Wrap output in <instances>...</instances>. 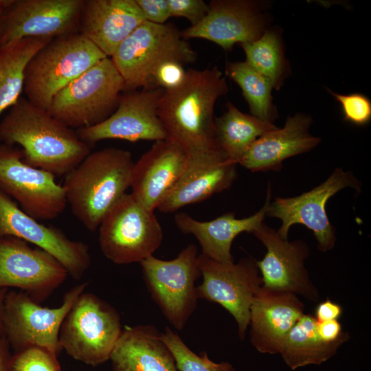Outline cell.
<instances>
[{
  "mask_svg": "<svg viewBox=\"0 0 371 371\" xmlns=\"http://www.w3.org/2000/svg\"><path fill=\"white\" fill-rule=\"evenodd\" d=\"M227 91L225 78L216 67L187 70L183 82L164 90L159 100L158 116L167 139L188 156L220 149L215 139L214 106Z\"/></svg>",
  "mask_w": 371,
  "mask_h": 371,
  "instance_id": "obj_1",
  "label": "cell"
},
{
  "mask_svg": "<svg viewBox=\"0 0 371 371\" xmlns=\"http://www.w3.org/2000/svg\"><path fill=\"white\" fill-rule=\"evenodd\" d=\"M0 142L20 146L26 164L55 177L65 176L91 152L76 131L23 98L1 121Z\"/></svg>",
  "mask_w": 371,
  "mask_h": 371,
  "instance_id": "obj_2",
  "label": "cell"
},
{
  "mask_svg": "<svg viewBox=\"0 0 371 371\" xmlns=\"http://www.w3.org/2000/svg\"><path fill=\"white\" fill-rule=\"evenodd\" d=\"M134 165L130 151L105 148L91 152L65 176L67 202L88 230L99 227L106 212L126 194Z\"/></svg>",
  "mask_w": 371,
  "mask_h": 371,
  "instance_id": "obj_3",
  "label": "cell"
},
{
  "mask_svg": "<svg viewBox=\"0 0 371 371\" xmlns=\"http://www.w3.org/2000/svg\"><path fill=\"white\" fill-rule=\"evenodd\" d=\"M124 82V90L153 87L154 74L164 62L193 63L196 52L175 25L147 21L137 27L110 57Z\"/></svg>",
  "mask_w": 371,
  "mask_h": 371,
  "instance_id": "obj_4",
  "label": "cell"
},
{
  "mask_svg": "<svg viewBox=\"0 0 371 371\" xmlns=\"http://www.w3.org/2000/svg\"><path fill=\"white\" fill-rule=\"evenodd\" d=\"M106 57L80 33L52 39L26 67L23 86L26 99L48 111L58 92Z\"/></svg>",
  "mask_w": 371,
  "mask_h": 371,
  "instance_id": "obj_5",
  "label": "cell"
},
{
  "mask_svg": "<svg viewBox=\"0 0 371 371\" xmlns=\"http://www.w3.org/2000/svg\"><path fill=\"white\" fill-rule=\"evenodd\" d=\"M124 90L122 76L106 57L58 92L47 111L72 129L91 127L113 113Z\"/></svg>",
  "mask_w": 371,
  "mask_h": 371,
  "instance_id": "obj_6",
  "label": "cell"
},
{
  "mask_svg": "<svg viewBox=\"0 0 371 371\" xmlns=\"http://www.w3.org/2000/svg\"><path fill=\"white\" fill-rule=\"evenodd\" d=\"M122 330L117 311L98 296L84 291L61 325L59 343L73 359L96 366L110 359Z\"/></svg>",
  "mask_w": 371,
  "mask_h": 371,
  "instance_id": "obj_7",
  "label": "cell"
},
{
  "mask_svg": "<svg viewBox=\"0 0 371 371\" xmlns=\"http://www.w3.org/2000/svg\"><path fill=\"white\" fill-rule=\"evenodd\" d=\"M162 228L153 211L131 194H124L106 212L99 226L104 256L117 265L141 262L159 247Z\"/></svg>",
  "mask_w": 371,
  "mask_h": 371,
  "instance_id": "obj_8",
  "label": "cell"
},
{
  "mask_svg": "<svg viewBox=\"0 0 371 371\" xmlns=\"http://www.w3.org/2000/svg\"><path fill=\"white\" fill-rule=\"evenodd\" d=\"M87 282L72 287L65 295L60 306H42L21 291H8L3 304V337L16 352L37 346L54 355L61 350V325Z\"/></svg>",
  "mask_w": 371,
  "mask_h": 371,
  "instance_id": "obj_9",
  "label": "cell"
},
{
  "mask_svg": "<svg viewBox=\"0 0 371 371\" xmlns=\"http://www.w3.org/2000/svg\"><path fill=\"white\" fill-rule=\"evenodd\" d=\"M198 256L196 246L190 244L172 260L152 255L140 262L153 300L167 320L180 330L196 308L195 282L201 276Z\"/></svg>",
  "mask_w": 371,
  "mask_h": 371,
  "instance_id": "obj_10",
  "label": "cell"
},
{
  "mask_svg": "<svg viewBox=\"0 0 371 371\" xmlns=\"http://www.w3.org/2000/svg\"><path fill=\"white\" fill-rule=\"evenodd\" d=\"M346 188L359 191L361 183L351 172L337 168L324 182L309 191L292 197H276L269 202L266 216L281 221L282 225L277 232L284 239H288L293 225L306 226L313 232L318 249L328 251L334 247L336 235L326 213V203Z\"/></svg>",
  "mask_w": 371,
  "mask_h": 371,
  "instance_id": "obj_11",
  "label": "cell"
},
{
  "mask_svg": "<svg viewBox=\"0 0 371 371\" xmlns=\"http://www.w3.org/2000/svg\"><path fill=\"white\" fill-rule=\"evenodd\" d=\"M0 190L37 221L57 218L67 204L64 188L54 175L28 165L21 148L4 144H0Z\"/></svg>",
  "mask_w": 371,
  "mask_h": 371,
  "instance_id": "obj_12",
  "label": "cell"
},
{
  "mask_svg": "<svg viewBox=\"0 0 371 371\" xmlns=\"http://www.w3.org/2000/svg\"><path fill=\"white\" fill-rule=\"evenodd\" d=\"M202 283L196 287L198 298L216 302L236 319L241 339L250 321V306L262 285L257 261L246 257L237 263L221 262L203 254L198 256Z\"/></svg>",
  "mask_w": 371,
  "mask_h": 371,
  "instance_id": "obj_13",
  "label": "cell"
},
{
  "mask_svg": "<svg viewBox=\"0 0 371 371\" xmlns=\"http://www.w3.org/2000/svg\"><path fill=\"white\" fill-rule=\"evenodd\" d=\"M85 0H10L0 23V47L25 38L78 33Z\"/></svg>",
  "mask_w": 371,
  "mask_h": 371,
  "instance_id": "obj_14",
  "label": "cell"
},
{
  "mask_svg": "<svg viewBox=\"0 0 371 371\" xmlns=\"http://www.w3.org/2000/svg\"><path fill=\"white\" fill-rule=\"evenodd\" d=\"M65 267L52 255L12 236H0V289L16 288L37 302L67 279Z\"/></svg>",
  "mask_w": 371,
  "mask_h": 371,
  "instance_id": "obj_15",
  "label": "cell"
},
{
  "mask_svg": "<svg viewBox=\"0 0 371 371\" xmlns=\"http://www.w3.org/2000/svg\"><path fill=\"white\" fill-rule=\"evenodd\" d=\"M163 91L160 88L127 91L120 95L117 109L111 115L97 125L78 129V137L90 146L108 139L128 142L167 139L158 116Z\"/></svg>",
  "mask_w": 371,
  "mask_h": 371,
  "instance_id": "obj_16",
  "label": "cell"
},
{
  "mask_svg": "<svg viewBox=\"0 0 371 371\" xmlns=\"http://www.w3.org/2000/svg\"><path fill=\"white\" fill-rule=\"evenodd\" d=\"M0 236H12L32 243L56 258L68 275L80 279L91 265L89 247L69 238L60 229L25 214L0 190Z\"/></svg>",
  "mask_w": 371,
  "mask_h": 371,
  "instance_id": "obj_17",
  "label": "cell"
},
{
  "mask_svg": "<svg viewBox=\"0 0 371 371\" xmlns=\"http://www.w3.org/2000/svg\"><path fill=\"white\" fill-rule=\"evenodd\" d=\"M252 234L267 249L264 258L257 261L262 286L300 294L309 300H317V291L304 265L309 256L308 245L302 240L284 239L264 223Z\"/></svg>",
  "mask_w": 371,
  "mask_h": 371,
  "instance_id": "obj_18",
  "label": "cell"
},
{
  "mask_svg": "<svg viewBox=\"0 0 371 371\" xmlns=\"http://www.w3.org/2000/svg\"><path fill=\"white\" fill-rule=\"evenodd\" d=\"M199 23L181 32L183 38H203L225 50L235 44L257 40L268 29V21L259 3L249 0H213Z\"/></svg>",
  "mask_w": 371,
  "mask_h": 371,
  "instance_id": "obj_19",
  "label": "cell"
},
{
  "mask_svg": "<svg viewBox=\"0 0 371 371\" xmlns=\"http://www.w3.org/2000/svg\"><path fill=\"white\" fill-rule=\"evenodd\" d=\"M236 166L221 149L188 156L181 177L157 208L171 213L229 189L237 177Z\"/></svg>",
  "mask_w": 371,
  "mask_h": 371,
  "instance_id": "obj_20",
  "label": "cell"
},
{
  "mask_svg": "<svg viewBox=\"0 0 371 371\" xmlns=\"http://www.w3.org/2000/svg\"><path fill=\"white\" fill-rule=\"evenodd\" d=\"M188 159L187 153L177 143L168 139L155 141L135 163L131 194L154 212L181 177Z\"/></svg>",
  "mask_w": 371,
  "mask_h": 371,
  "instance_id": "obj_21",
  "label": "cell"
},
{
  "mask_svg": "<svg viewBox=\"0 0 371 371\" xmlns=\"http://www.w3.org/2000/svg\"><path fill=\"white\" fill-rule=\"evenodd\" d=\"M304 308L295 294L262 285L250 306L253 346L262 353H280L288 333L304 315Z\"/></svg>",
  "mask_w": 371,
  "mask_h": 371,
  "instance_id": "obj_22",
  "label": "cell"
},
{
  "mask_svg": "<svg viewBox=\"0 0 371 371\" xmlns=\"http://www.w3.org/2000/svg\"><path fill=\"white\" fill-rule=\"evenodd\" d=\"M312 123V118L302 113L288 117L282 128L258 138L238 164L251 172L280 170L285 159L307 153L320 143V138L309 131Z\"/></svg>",
  "mask_w": 371,
  "mask_h": 371,
  "instance_id": "obj_23",
  "label": "cell"
},
{
  "mask_svg": "<svg viewBox=\"0 0 371 371\" xmlns=\"http://www.w3.org/2000/svg\"><path fill=\"white\" fill-rule=\"evenodd\" d=\"M145 21L135 0H85L78 33L111 57Z\"/></svg>",
  "mask_w": 371,
  "mask_h": 371,
  "instance_id": "obj_24",
  "label": "cell"
},
{
  "mask_svg": "<svg viewBox=\"0 0 371 371\" xmlns=\"http://www.w3.org/2000/svg\"><path fill=\"white\" fill-rule=\"evenodd\" d=\"M271 196L269 185L262 207L243 218H237L234 212H227L212 221H200L186 213L179 212L175 216V222L181 232L195 236L201 247V254L218 262H233L231 254L233 240L243 232L252 234L264 223Z\"/></svg>",
  "mask_w": 371,
  "mask_h": 371,
  "instance_id": "obj_25",
  "label": "cell"
},
{
  "mask_svg": "<svg viewBox=\"0 0 371 371\" xmlns=\"http://www.w3.org/2000/svg\"><path fill=\"white\" fill-rule=\"evenodd\" d=\"M109 359L113 371H179L161 333L148 325L126 326Z\"/></svg>",
  "mask_w": 371,
  "mask_h": 371,
  "instance_id": "obj_26",
  "label": "cell"
},
{
  "mask_svg": "<svg viewBox=\"0 0 371 371\" xmlns=\"http://www.w3.org/2000/svg\"><path fill=\"white\" fill-rule=\"evenodd\" d=\"M214 124L218 147L237 164L258 138L278 128L272 122L240 111L231 102L227 103L224 114L215 117Z\"/></svg>",
  "mask_w": 371,
  "mask_h": 371,
  "instance_id": "obj_27",
  "label": "cell"
},
{
  "mask_svg": "<svg viewBox=\"0 0 371 371\" xmlns=\"http://www.w3.org/2000/svg\"><path fill=\"white\" fill-rule=\"evenodd\" d=\"M315 317L304 314L288 333L280 354L291 369L320 365L328 360L348 336L333 342L323 341L317 330Z\"/></svg>",
  "mask_w": 371,
  "mask_h": 371,
  "instance_id": "obj_28",
  "label": "cell"
},
{
  "mask_svg": "<svg viewBox=\"0 0 371 371\" xmlns=\"http://www.w3.org/2000/svg\"><path fill=\"white\" fill-rule=\"evenodd\" d=\"M52 40L25 38L0 47V115L21 98L29 62Z\"/></svg>",
  "mask_w": 371,
  "mask_h": 371,
  "instance_id": "obj_29",
  "label": "cell"
},
{
  "mask_svg": "<svg viewBox=\"0 0 371 371\" xmlns=\"http://www.w3.org/2000/svg\"><path fill=\"white\" fill-rule=\"evenodd\" d=\"M240 45L245 52V61L267 78L273 89L278 90L289 71L279 32L267 29L257 40Z\"/></svg>",
  "mask_w": 371,
  "mask_h": 371,
  "instance_id": "obj_30",
  "label": "cell"
},
{
  "mask_svg": "<svg viewBox=\"0 0 371 371\" xmlns=\"http://www.w3.org/2000/svg\"><path fill=\"white\" fill-rule=\"evenodd\" d=\"M225 72L241 89L251 114L273 123L277 113L273 104L271 81L246 61L228 63Z\"/></svg>",
  "mask_w": 371,
  "mask_h": 371,
  "instance_id": "obj_31",
  "label": "cell"
},
{
  "mask_svg": "<svg viewBox=\"0 0 371 371\" xmlns=\"http://www.w3.org/2000/svg\"><path fill=\"white\" fill-rule=\"evenodd\" d=\"M161 337L172 354L179 371H235L228 362L215 363L205 352L201 355L195 354L168 328L161 333Z\"/></svg>",
  "mask_w": 371,
  "mask_h": 371,
  "instance_id": "obj_32",
  "label": "cell"
},
{
  "mask_svg": "<svg viewBox=\"0 0 371 371\" xmlns=\"http://www.w3.org/2000/svg\"><path fill=\"white\" fill-rule=\"evenodd\" d=\"M10 371H61L57 356L48 350L32 346L12 356Z\"/></svg>",
  "mask_w": 371,
  "mask_h": 371,
  "instance_id": "obj_33",
  "label": "cell"
},
{
  "mask_svg": "<svg viewBox=\"0 0 371 371\" xmlns=\"http://www.w3.org/2000/svg\"><path fill=\"white\" fill-rule=\"evenodd\" d=\"M340 104L344 120L357 126L368 124L371 120V101L359 93L340 94L328 89Z\"/></svg>",
  "mask_w": 371,
  "mask_h": 371,
  "instance_id": "obj_34",
  "label": "cell"
},
{
  "mask_svg": "<svg viewBox=\"0 0 371 371\" xmlns=\"http://www.w3.org/2000/svg\"><path fill=\"white\" fill-rule=\"evenodd\" d=\"M186 71L181 63L169 60L161 64L156 69L153 87L170 90L179 87L183 81Z\"/></svg>",
  "mask_w": 371,
  "mask_h": 371,
  "instance_id": "obj_35",
  "label": "cell"
},
{
  "mask_svg": "<svg viewBox=\"0 0 371 371\" xmlns=\"http://www.w3.org/2000/svg\"><path fill=\"white\" fill-rule=\"evenodd\" d=\"M170 17H184L193 26L207 14L209 5L203 0H168Z\"/></svg>",
  "mask_w": 371,
  "mask_h": 371,
  "instance_id": "obj_36",
  "label": "cell"
},
{
  "mask_svg": "<svg viewBox=\"0 0 371 371\" xmlns=\"http://www.w3.org/2000/svg\"><path fill=\"white\" fill-rule=\"evenodd\" d=\"M146 21L164 24L170 18L168 0H135Z\"/></svg>",
  "mask_w": 371,
  "mask_h": 371,
  "instance_id": "obj_37",
  "label": "cell"
},
{
  "mask_svg": "<svg viewBox=\"0 0 371 371\" xmlns=\"http://www.w3.org/2000/svg\"><path fill=\"white\" fill-rule=\"evenodd\" d=\"M317 330L320 338L328 343L335 342L348 335L342 333L341 324L338 320L317 322Z\"/></svg>",
  "mask_w": 371,
  "mask_h": 371,
  "instance_id": "obj_38",
  "label": "cell"
},
{
  "mask_svg": "<svg viewBox=\"0 0 371 371\" xmlns=\"http://www.w3.org/2000/svg\"><path fill=\"white\" fill-rule=\"evenodd\" d=\"M342 314L341 306L328 299L320 302L315 309V319L317 322L337 320Z\"/></svg>",
  "mask_w": 371,
  "mask_h": 371,
  "instance_id": "obj_39",
  "label": "cell"
},
{
  "mask_svg": "<svg viewBox=\"0 0 371 371\" xmlns=\"http://www.w3.org/2000/svg\"><path fill=\"white\" fill-rule=\"evenodd\" d=\"M10 344L7 339L0 336V371H10L11 355Z\"/></svg>",
  "mask_w": 371,
  "mask_h": 371,
  "instance_id": "obj_40",
  "label": "cell"
},
{
  "mask_svg": "<svg viewBox=\"0 0 371 371\" xmlns=\"http://www.w3.org/2000/svg\"><path fill=\"white\" fill-rule=\"evenodd\" d=\"M8 289H0V336H3V304Z\"/></svg>",
  "mask_w": 371,
  "mask_h": 371,
  "instance_id": "obj_41",
  "label": "cell"
},
{
  "mask_svg": "<svg viewBox=\"0 0 371 371\" xmlns=\"http://www.w3.org/2000/svg\"><path fill=\"white\" fill-rule=\"evenodd\" d=\"M10 1V0H0V23L2 14Z\"/></svg>",
  "mask_w": 371,
  "mask_h": 371,
  "instance_id": "obj_42",
  "label": "cell"
}]
</instances>
